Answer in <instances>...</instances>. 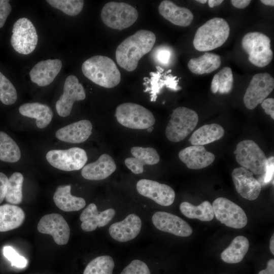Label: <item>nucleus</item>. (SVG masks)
<instances>
[{"mask_svg":"<svg viewBox=\"0 0 274 274\" xmlns=\"http://www.w3.org/2000/svg\"><path fill=\"white\" fill-rule=\"evenodd\" d=\"M155 41L156 36L151 31L138 30L117 47L115 53L117 63L127 71H133L140 59L152 49Z\"/></svg>","mask_w":274,"mask_h":274,"instance_id":"obj_1","label":"nucleus"},{"mask_svg":"<svg viewBox=\"0 0 274 274\" xmlns=\"http://www.w3.org/2000/svg\"><path fill=\"white\" fill-rule=\"evenodd\" d=\"M83 75L94 83L107 88H113L121 81V74L115 62L103 55H95L82 65Z\"/></svg>","mask_w":274,"mask_h":274,"instance_id":"obj_2","label":"nucleus"},{"mask_svg":"<svg viewBox=\"0 0 274 274\" xmlns=\"http://www.w3.org/2000/svg\"><path fill=\"white\" fill-rule=\"evenodd\" d=\"M229 33L230 27L225 19L213 18L197 29L193 39V46L199 51L214 50L224 44Z\"/></svg>","mask_w":274,"mask_h":274,"instance_id":"obj_3","label":"nucleus"},{"mask_svg":"<svg viewBox=\"0 0 274 274\" xmlns=\"http://www.w3.org/2000/svg\"><path fill=\"white\" fill-rule=\"evenodd\" d=\"M242 45L253 65L263 67L271 61L273 52L270 48V39L265 34L258 31L248 32L243 38Z\"/></svg>","mask_w":274,"mask_h":274,"instance_id":"obj_4","label":"nucleus"},{"mask_svg":"<svg viewBox=\"0 0 274 274\" xmlns=\"http://www.w3.org/2000/svg\"><path fill=\"white\" fill-rule=\"evenodd\" d=\"M198 116L194 110L180 107L173 110L165 129L167 139L173 142L183 140L196 127Z\"/></svg>","mask_w":274,"mask_h":274,"instance_id":"obj_5","label":"nucleus"},{"mask_svg":"<svg viewBox=\"0 0 274 274\" xmlns=\"http://www.w3.org/2000/svg\"><path fill=\"white\" fill-rule=\"evenodd\" d=\"M115 115L121 125L131 129H147L155 122V117L150 110L133 102L118 106Z\"/></svg>","mask_w":274,"mask_h":274,"instance_id":"obj_6","label":"nucleus"},{"mask_svg":"<svg viewBox=\"0 0 274 274\" xmlns=\"http://www.w3.org/2000/svg\"><path fill=\"white\" fill-rule=\"evenodd\" d=\"M100 16L103 23L109 27L122 30L131 26L136 21L138 12L128 4L111 2L104 5Z\"/></svg>","mask_w":274,"mask_h":274,"instance_id":"obj_7","label":"nucleus"},{"mask_svg":"<svg viewBox=\"0 0 274 274\" xmlns=\"http://www.w3.org/2000/svg\"><path fill=\"white\" fill-rule=\"evenodd\" d=\"M235 159L241 166L255 175H264L267 158L259 146L252 140L239 142L234 151Z\"/></svg>","mask_w":274,"mask_h":274,"instance_id":"obj_8","label":"nucleus"},{"mask_svg":"<svg viewBox=\"0 0 274 274\" xmlns=\"http://www.w3.org/2000/svg\"><path fill=\"white\" fill-rule=\"evenodd\" d=\"M11 44L18 53L28 55L32 53L38 44V36L31 21L23 17L13 24Z\"/></svg>","mask_w":274,"mask_h":274,"instance_id":"obj_9","label":"nucleus"},{"mask_svg":"<svg viewBox=\"0 0 274 274\" xmlns=\"http://www.w3.org/2000/svg\"><path fill=\"white\" fill-rule=\"evenodd\" d=\"M46 157L51 165L64 171L79 170L83 167L88 160L85 151L78 147L51 150L47 153Z\"/></svg>","mask_w":274,"mask_h":274,"instance_id":"obj_10","label":"nucleus"},{"mask_svg":"<svg viewBox=\"0 0 274 274\" xmlns=\"http://www.w3.org/2000/svg\"><path fill=\"white\" fill-rule=\"evenodd\" d=\"M212 207L216 219L227 227L242 228L248 222V218L242 208L225 197L216 198Z\"/></svg>","mask_w":274,"mask_h":274,"instance_id":"obj_11","label":"nucleus"},{"mask_svg":"<svg viewBox=\"0 0 274 274\" xmlns=\"http://www.w3.org/2000/svg\"><path fill=\"white\" fill-rule=\"evenodd\" d=\"M273 78L268 73H259L252 77L244 94V103L249 110L255 109L272 92Z\"/></svg>","mask_w":274,"mask_h":274,"instance_id":"obj_12","label":"nucleus"},{"mask_svg":"<svg viewBox=\"0 0 274 274\" xmlns=\"http://www.w3.org/2000/svg\"><path fill=\"white\" fill-rule=\"evenodd\" d=\"M156 68V72L150 73L149 77L144 78V91L149 94L152 102L156 100L158 95L164 87L174 91H178L182 89L178 85L179 78L171 74V70L164 72L162 67L158 65Z\"/></svg>","mask_w":274,"mask_h":274,"instance_id":"obj_13","label":"nucleus"},{"mask_svg":"<svg viewBox=\"0 0 274 274\" xmlns=\"http://www.w3.org/2000/svg\"><path fill=\"white\" fill-rule=\"evenodd\" d=\"M63 93L56 101L57 114L65 117L71 114L74 102L85 99L86 93L83 85L75 75H70L65 79Z\"/></svg>","mask_w":274,"mask_h":274,"instance_id":"obj_14","label":"nucleus"},{"mask_svg":"<svg viewBox=\"0 0 274 274\" xmlns=\"http://www.w3.org/2000/svg\"><path fill=\"white\" fill-rule=\"evenodd\" d=\"M37 228L40 233L51 235L57 245H65L69 240L70 227L59 214L52 213L43 216L38 224Z\"/></svg>","mask_w":274,"mask_h":274,"instance_id":"obj_15","label":"nucleus"},{"mask_svg":"<svg viewBox=\"0 0 274 274\" xmlns=\"http://www.w3.org/2000/svg\"><path fill=\"white\" fill-rule=\"evenodd\" d=\"M136 188L139 194L162 206H170L175 200L174 189L166 184L143 179L137 182Z\"/></svg>","mask_w":274,"mask_h":274,"instance_id":"obj_16","label":"nucleus"},{"mask_svg":"<svg viewBox=\"0 0 274 274\" xmlns=\"http://www.w3.org/2000/svg\"><path fill=\"white\" fill-rule=\"evenodd\" d=\"M152 221L155 227L159 230L175 235L187 237L192 233V228L188 223L180 217L166 212L155 213Z\"/></svg>","mask_w":274,"mask_h":274,"instance_id":"obj_17","label":"nucleus"},{"mask_svg":"<svg viewBox=\"0 0 274 274\" xmlns=\"http://www.w3.org/2000/svg\"><path fill=\"white\" fill-rule=\"evenodd\" d=\"M232 178L237 193L243 198L253 200L259 195L261 185L249 170L239 167L231 173Z\"/></svg>","mask_w":274,"mask_h":274,"instance_id":"obj_18","label":"nucleus"},{"mask_svg":"<svg viewBox=\"0 0 274 274\" xmlns=\"http://www.w3.org/2000/svg\"><path fill=\"white\" fill-rule=\"evenodd\" d=\"M62 61L59 59H48L38 62L30 71V80L41 87L50 84L62 67Z\"/></svg>","mask_w":274,"mask_h":274,"instance_id":"obj_19","label":"nucleus"},{"mask_svg":"<svg viewBox=\"0 0 274 274\" xmlns=\"http://www.w3.org/2000/svg\"><path fill=\"white\" fill-rule=\"evenodd\" d=\"M181 161L192 169L205 168L215 160V155L203 146L192 145L181 150L178 154Z\"/></svg>","mask_w":274,"mask_h":274,"instance_id":"obj_20","label":"nucleus"},{"mask_svg":"<svg viewBox=\"0 0 274 274\" xmlns=\"http://www.w3.org/2000/svg\"><path fill=\"white\" fill-rule=\"evenodd\" d=\"M142 227L140 218L131 214L120 222L112 224L109 228L111 236L120 242H126L134 239L139 234Z\"/></svg>","mask_w":274,"mask_h":274,"instance_id":"obj_21","label":"nucleus"},{"mask_svg":"<svg viewBox=\"0 0 274 274\" xmlns=\"http://www.w3.org/2000/svg\"><path fill=\"white\" fill-rule=\"evenodd\" d=\"M115 214V210L112 208L98 212L94 203H90L80 215V220L82 222L81 227L86 232L93 231L98 227L107 225Z\"/></svg>","mask_w":274,"mask_h":274,"instance_id":"obj_22","label":"nucleus"},{"mask_svg":"<svg viewBox=\"0 0 274 274\" xmlns=\"http://www.w3.org/2000/svg\"><path fill=\"white\" fill-rule=\"evenodd\" d=\"M130 152L133 157L126 158L124 163L134 174L143 173L145 165H154L158 163L160 160L158 153L153 148L133 147L131 148Z\"/></svg>","mask_w":274,"mask_h":274,"instance_id":"obj_23","label":"nucleus"},{"mask_svg":"<svg viewBox=\"0 0 274 274\" xmlns=\"http://www.w3.org/2000/svg\"><path fill=\"white\" fill-rule=\"evenodd\" d=\"M92 125L88 120H81L59 129L56 137L62 142L78 144L86 141L91 134Z\"/></svg>","mask_w":274,"mask_h":274,"instance_id":"obj_24","label":"nucleus"},{"mask_svg":"<svg viewBox=\"0 0 274 274\" xmlns=\"http://www.w3.org/2000/svg\"><path fill=\"white\" fill-rule=\"evenodd\" d=\"M116 167L113 158L107 154H103L96 161L84 165L81 175L87 180H101L113 174Z\"/></svg>","mask_w":274,"mask_h":274,"instance_id":"obj_25","label":"nucleus"},{"mask_svg":"<svg viewBox=\"0 0 274 274\" xmlns=\"http://www.w3.org/2000/svg\"><path fill=\"white\" fill-rule=\"evenodd\" d=\"M159 14L173 24L186 27L192 23L194 16L190 10L177 6L170 1H162L158 6Z\"/></svg>","mask_w":274,"mask_h":274,"instance_id":"obj_26","label":"nucleus"},{"mask_svg":"<svg viewBox=\"0 0 274 274\" xmlns=\"http://www.w3.org/2000/svg\"><path fill=\"white\" fill-rule=\"evenodd\" d=\"M19 112L22 115L36 119L39 128H44L51 122L53 113L47 105L40 102L25 103L20 106Z\"/></svg>","mask_w":274,"mask_h":274,"instance_id":"obj_27","label":"nucleus"},{"mask_svg":"<svg viewBox=\"0 0 274 274\" xmlns=\"http://www.w3.org/2000/svg\"><path fill=\"white\" fill-rule=\"evenodd\" d=\"M71 185L60 186L56 189L53 200L55 205L65 212L78 211L86 205L85 199L72 195Z\"/></svg>","mask_w":274,"mask_h":274,"instance_id":"obj_28","label":"nucleus"},{"mask_svg":"<svg viewBox=\"0 0 274 274\" xmlns=\"http://www.w3.org/2000/svg\"><path fill=\"white\" fill-rule=\"evenodd\" d=\"M25 215L23 210L15 205L5 204L0 206V232L8 231L19 227Z\"/></svg>","mask_w":274,"mask_h":274,"instance_id":"obj_29","label":"nucleus"},{"mask_svg":"<svg viewBox=\"0 0 274 274\" xmlns=\"http://www.w3.org/2000/svg\"><path fill=\"white\" fill-rule=\"evenodd\" d=\"M224 134V129L220 125L206 124L196 129L189 141L192 145L203 146L220 139Z\"/></svg>","mask_w":274,"mask_h":274,"instance_id":"obj_30","label":"nucleus"},{"mask_svg":"<svg viewBox=\"0 0 274 274\" xmlns=\"http://www.w3.org/2000/svg\"><path fill=\"white\" fill-rule=\"evenodd\" d=\"M220 56L216 54L206 52L197 58L190 59L188 67L193 74L202 75L211 73L218 69L221 65Z\"/></svg>","mask_w":274,"mask_h":274,"instance_id":"obj_31","label":"nucleus"},{"mask_svg":"<svg viewBox=\"0 0 274 274\" xmlns=\"http://www.w3.org/2000/svg\"><path fill=\"white\" fill-rule=\"evenodd\" d=\"M249 247L248 238L243 235L235 237L230 245L221 254V258L225 262L237 263L241 262L247 254Z\"/></svg>","mask_w":274,"mask_h":274,"instance_id":"obj_32","label":"nucleus"},{"mask_svg":"<svg viewBox=\"0 0 274 274\" xmlns=\"http://www.w3.org/2000/svg\"><path fill=\"white\" fill-rule=\"evenodd\" d=\"M182 213L190 219H197L202 221H210L214 217L212 205L207 200L198 206L184 201L180 205Z\"/></svg>","mask_w":274,"mask_h":274,"instance_id":"obj_33","label":"nucleus"},{"mask_svg":"<svg viewBox=\"0 0 274 274\" xmlns=\"http://www.w3.org/2000/svg\"><path fill=\"white\" fill-rule=\"evenodd\" d=\"M21 158V151L16 143L6 133L0 131V160L16 162Z\"/></svg>","mask_w":274,"mask_h":274,"instance_id":"obj_34","label":"nucleus"},{"mask_svg":"<svg viewBox=\"0 0 274 274\" xmlns=\"http://www.w3.org/2000/svg\"><path fill=\"white\" fill-rule=\"evenodd\" d=\"M233 83L231 68L226 66L214 75L211 82V90L213 93L227 94L231 92Z\"/></svg>","mask_w":274,"mask_h":274,"instance_id":"obj_35","label":"nucleus"},{"mask_svg":"<svg viewBox=\"0 0 274 274\" xmlns=\"http://www.w3.org/2000/svg\"><path fill=\"white\" fill-rule=\"evenodd\" d=\"M23 179V175L19 172L13 173L8 178L5 196L8 202L18 204L22 202Z\"/></svg>","mask_w":274,"mask_h":274,"instance_id":"obj_36","label":"nucleus"},{"mask_svg":"<svg viewBox=\"0 0 274 274\" xmlns=\"http://www.w3.org/2000/svg\"><path fill=\"white\" fill-rule=\"evenodd\" d=\"M114 266L112 257L102 255L92 260L85 267L83 274H113Z\"/></svg>","mask_w":274,"mask_h":274,"instance_id":"obj_37","label":"nucleus"},{"mask_svg":"<svg viewBox=\"0 0 274 274\" xmlns=\"http://www.w3.org/2000/svg\"><path fill=\"white\" fill-rule=\"evenodd\" d=\"M46 2L52 7L71 16L78 15L84 4L82 0H47Z\"/></svg>","mask_w":274,"mask_h":274,"instance_id":"obj_38","label":"nucleus"},{"mask_svg":"<svg viewBox=\"0 0 274 274\" xmlns=\"http://www.w3.org/2000/svg\"><path fill=\"white\" fill-rule=\"evenodd\" d=\"M153 61L161 66H170L174 61L175 54L173 49L165 45H160L155 47L151 54Z\"/></svg>","mask_w":274,"mask_h":274,"instance_id":"obj_39","label":"nucleus"},{"mask_svg":"<svg viewBox=\"0 0 274 274\" xmlns=\"http://www.w3.org/2000/svg\"><path fill=\"white\" fill-rule=\"evenodd\" d=\"M17 99V93L14 86L0 72V100L6 105H11Z\"/></svg>","mask_w":274,"mask_h":274,"instance_id":"obj_40","label":"nucleus"},{"mask_svg":"<svg viewBox=\"0 0 274 274\" xmlns=\"http://www.w3.org/2000/svg\"><path fill=\"white\" fill-rule=\"evenodd\" d=\"M3 252L4 256L11 262V266L19 268H23L27 266L26 259L19 254L12 247L5 246Z\"/></svg>","mask_w":274,"mask_h":274,"instance_id":"obj_41","label":"nucleus"},{"mask_svg":"<svg viewBox=\"0 0 274 274\" xmlns=\"http://www.w3.org/2000/svg\"><path fill=\"white\" fill-rule=\"evenodd\" d=\"M120 274L151 273L148 266L145 262L139 259H135L126 266Z\"/></svg>","mask_w":274,"mask_h":274,"instance_id":"obj_42","label":"nucleus"},{"mask_svg":"<svg viewBox=\"0 0 274 274\" xmlns=\"http://www.w3.org/2000/svg\"><path fill=\"white\" fill-rule=\"evenodd\" d=\"M9 2V1L0 0V28L4 25L12 11L11 6Z\"/></svg>","mask_w":274,"mask_h":274,"instance_id":"obj_43","label":"nucleus"},{"mask_svg":"<svg viewBox=\"0 0 274 274\" xmlns=\"http://www.w3.org/2000/svg\"><path fill=\"white\" fill-rule=\"evenodd\" d=\"M273 157L271 156L267 159V164L263 177V182L265 184L269 183L273 177Z\"/></svg>","mask_w":274,"mask_h":274,"instance_id":"obj_44","label":"nucleus"},{"mask_svg":"<svg viewBox=\"0 0 274 274\" xmlns=\"http://www.w3.org/2000/svg\"><path fill=\"white\" fill-rule=\"evenodd\" d=\"M261 105L265 113L269 115L274 119V99L273 98H265L261 103Z\"/></svg>","mask_w":274,"mask_h":274,"instance_id":"obj_45","label":"nucleus"},{"mask_svg":"<svg viewBox=\"0 0 274 274\" xmlns=\"http://www.w3.org/2000/svg\"><path fill=\"white\" fill-rule=\"evenodd\" d=\"M8 181L7 176L0 172V203L5 198Z\"/></svg>","mask_w":274,"mask_h":274,"instance_id":"obj_46","label":"nucleus"},{"mask_svg":"<svg viewBox=\"0 0 274 274\" xmlns=\"http://www.w3.org/2000/svg\"><path fill=\"white\" fill-rule=\"evenodd\" d=\"M251 2L250 0H232L231 3L235 8L244 9L247 7Z\"/></svg>","mask_w":274,"mask_h":274,"instance_id":"obj_47","label":"nucleus"},{"mask_svg":"<svg viewBox=\"0 0 274 274\" xmlns=\"http://www.w3.org/2000/svg\"><path fill=\"white\" fill-rule=\"evenodd\" d=\"M258 274H274V259H270L267 262L266 268L260 271Z\"/></svg>","mask_w":274,"mask_h":274,"instance_id":"obj_48","label":"nucleus"},{"mask_svg":"<svg viewBox=\"0 0 274 274\" xmlns=\"http://www.w3.org/2000/svg\"><path fill=\"white\" fill-rule=\"evenodd\" d=\"M223 2V0H209L207 1L209 6L210 8H213L215 6H219L221 5Z\"/></svg>","mask_w":274,"mask_h":274,"instance_id":"obj_49","label":"nucleus"},{"mask_svg":"<svg viewBox=\"0 0 274 274\" xmlns=\"http://www.w3.org/2000/svg\"><path fill=\"white\" fill-rule=\"evenodd\" d=\"M269 249L272 255H274V235L271 236L269 242Z\"/></svg>","mask_w":274,"mask_h":274,"instance_id":"obj_50","label":"nucleus"},{"mask_svg":"<svg viewBox=\"0 0 274 274\" xmlns=\"http://www.w3.org/2000/svg\"><path fill=\"white\" fill-rule=\"evenodd\" d=\"M260 2L267 6H270L273 7L274 6V1L273 0H261Z\"/></svg>","mask_w":274,"mask_h":274,"instance_id":"obj_51","label":"nucleus"},{"mask_svg":"<svg viewBox=\"0 0 274 274\" xmlns=\"http://www.w3.org/2000/svg\"><path fill=\"white\" fill-rule=\"evenodd\" d=\"M196 2L199 3H201V4H206V3H207V0H198V1H196Z\"/></svg>","mask_w":274,"mask_h":274,"instance_id":"obj_52","label":"nucleus"},{"mask_svg":"<svg viewBox=\"0 0 274 274\" xmlns=\"http://www.w3.org/2000/svg\"><path fill=\"white\" fill-rule=\"evenodd\" d=\"M154 127L152 126H151L147 129V130L148 132H151L153 130Z\"/></svg>","mask_w":274,"mask_h":274,"instance_id":"obj_53","label":"nucleus"}]
</instances>
